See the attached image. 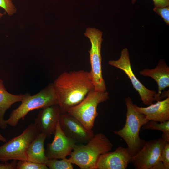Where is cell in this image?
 Returning <instances> with one entry per match:
<instances>
[{"instance_id": "cell-1", "label": "cell", "mask_w": 169, "mask_h": 169, "mask_svg": "<svg viewBox=\"0 0 169 169\" xmlns=\"http://www.w3.org/2000/svg\"><path fill=\"white\" fill-rule=\"evenodd\" d=\"M53 84L62 113L78 104L94 90L89 72L83 70L64 72Z\"/></svg>"}, {"instance_id": "cell-2", "label": "cell", "mask_w": 169, "mask_h": 169, "mask_svg": "<svg viewBox=\"0 0 169 169\" xmlns=\"http://www.w3.org/2000/svg\"><path fill=\"white\" fill-rule=\"evenodd\" d=\"M85 145H77L68 158L81 169H96L100 156L110 151L113 145L104 134L94 135Z\"/></svg>"}, {"instance_id": "cell-3", "label": "cell", "mask_w": 169, "mask_h": 169, "mask_svg": "<svg viewBox=\"0 0 169 169\" xmlns=\"http://www.w3.org/2000/svg\"><path fill=\"white\" fill-rule=\"evenodd\" d=\"M125 102L127 107L125 123L123 128L114 131L113 133L125 141L133 156L140 150L146 142L140 138L139 131L149 120L135 108L130 97H126Z\"/></svg>"}, {"instance_id": "cell-4", "label": "cell", "mask_w": 169, "mask_h": 169, "mask_svg": "<svg viewBox=\"0 0 169 169\" xmlns=\"http://www.w3.org/2000/svg\"><path fill=\"white\" fill-rule=\"evenodd\" d=\"M55 104L57 105L56 96L53 84L51 83L37 94L29 95L18 107L12 111L5 123L11 126H15L21 119L24 120L31 111Z\"/></svg>"}, {"instance_id": "cell-5", "label": "cell", "mask_w": 169, "mask_h": 169, "mask_svg": "<svg viewBox=\"0 0 169 169\" xmlns=\"http://www.w3.org/2000/svg\"><path fill=\"white\" fill-rule=\"evenodd\" d=\"M40 132L37 125L35 123H31L20 135L0 146V161H27V148Z\"/></svg>"}, {"instance_id": "cell-6", "label": "cell", "mask_w": 169, "mask_h": 169, "mask_svg": "<svg viewBox=\"0 0 169 169\" xmlns=\"http://www.w3.org/2000/svg\"><path fill=\"white\" fill-rule=\"evenodd\" d=\"M109 98V93L106 91L101 92L93 90L88 93L78 104L67 109L65 112L77 119L86 129L91 130L98 115V105L106 101Z\"/></svg>"}, {"instance_id": "cell-7", "label": "cell", "mask_w": 169, "mask_h": 169, "mask_svg": "<svg viewBox=\"0 0 169 169\" xmlns=\"http://www.w3.org/2000/svg\"><path fill=\"white\" fill-rule=\"evenodd\" d=\"M84 34L89 38L91 45L89 51L91 66L89 73L94 90L98 92L106 91V84L102 75L101 66V48L103 40L102 32L95 28H88Z\"/></svg>"}, {"instance_id": "cell-8", "label": "cell", "mask_w": 169, "mask_h": 169, "mask_svg": "<svg viewBox=\"0 0 169 169\" xmlns=\"http://www.w3.org/2000/svg\"><path fill=\"white\" fill-rule=\"evenodd\" d=\"M167 142L162 137L146 141L140 150L132 157L131 162L135 168L165 169L160 157Z\"/></svg>"}, {"instance_id": "cell-9", "label": "cell", "mask_w": 169, "mask_h": 169, "mask_svg": "<svg viewBox=\"0 0 169 169\" xmlns=\"http://www.w3.org/2000/svg\"><path fill=\"white\" fill-rule=\"evenodd\" d=\"M108 64L123 71L130 79L133 87L138 92L143 104L149 105L153 101L161 100L154 90L147 88L137 79L132 69L129 54L127 48L123 49L117 60L109 61Z\"/></svg>"}, {"instance_id": "cell-10", "label": "cell", "mask_w": 169, "mask_h": 169, "mask_svg": "<svg viewBox=\"0 0 169 169\" xmlns=\"http://www.w3.org/2000/svg\"><path fill=\"white\" fill-rule=\"evenodd\" d=\"M52 142L47 145L45 155L48 159H62L70 156L77 143L74 140L67 136L58 122Z\"/></svg>"}, {"instance_id": "cell-11", "label": "cell", "mask_w": 169, "mask_h": 169, "mask_svg": "<svg viewBox=\"0 0 169 169\" xmlns=\"http://www.w3.org/2000/svg\"><path fill=\"white\" fill-rule=\"evenodd\" d=\"M59 123L64 134L77 143H87L94 135L92 130L86 129L80 121L66 112L61 114Z\"/></svg>"}, {"instance_id": "cell-12", "label": "cell", "mask_w": 169, "mask_h": 169, "mask_svg": "<svg viewBox=\"0 0 169 169\" xmlns=\"http://www.w3.org/2000/svg\"><path fill=\"white\" fill-rule=\"evenodd\" d=\"M133 155L128 147H117L112 152L101 155L96 169H126L131 162Z\"/></svg>"}, {"instance_id": "cell-13", "label": "cell", "mask_w": 169, "mask_h": 169, "mask_svg": "<svg viewBox=\"0 0 169 169\" xmlns=\"http://www.w3.org/2000/svg\"><path fill=\"white\" fill-rule=\"evenodd\" d=\"M61 113L57 104L42 109L39 111L35 119L34 123L40 132L46 135L47 138H50L54 134Z\"/></svg>"}, {"instance_id": "cell-14", "label": "cell", "mask_w": 169, "mask_h": 169, "mask_svg": "<svg viewBox=\"0 0 169 169\" xmlns=\"http://www.w3.org/2000/svg\"><path fill=\"white\" fill-rule=\"evenodd\" d=\"M134 106L149 121L162 122L169 120V96L164 100L157 101L147 107H140L135 104Z\"/></svg>"}, {"instance_id": "cell-15", "label": "cell", "mask_w": 169, "mask_h": 169, "mask_svg": "<svg viewBox=\"0 0 169 169\" xmlns=\"http://www.w3.org/2000/svg\"><path fill=\"white\" fill-rule=\"evenodd\" d=\"M141 75L153 79L158 86L157 95L161 98L162 91L169 86V67L163 59L159 61L153 69H145L139 72Z\"/></svg>"}, {"instance_id": "cell-16", "label": "cell", "mask_w": 169, "mask_h": 169, "mask_svg": "<svg viewBox=\"0 0 169 169\" xmlns=\"http://www.w3.org/2000/svg\"><path fill=\"white\" fill-rule=\"evenodd\" d=\"M30 94L14 95L8 92L5 87L2 80L0 79V127L5 129L7 127L4 119L6 111L15 103L24 100Z\"/></svg>"}, {"instance_id": "cell-17", "label": "cell", "mask_w": 169, "mask_h": 169, "mask_svg": "<svg viewBox=\"0 0 169 169\" xmlns=\"http://www.w3.org/2000/svg\"><path fill=\"white\" fill-rule=\"evenodd\" d=\"M47 136L40 132L31 141L27 150V161L46 164L48 160L45 153L44 143Z\"/></svg>"}, {"instance_id": "cell-18", "label": "cell", "mask_w": 169, "mask_h": 169, "mask_svg": "<svg viewBox=\"0 0 169 169\" xmlns=\"http://www.w3.org/2000/svg\"><path fill=\"white\" fill-rule=\"evenodd\" d=\"M48 159L45 164L50 169H73L72 164L69 159Z\"/></svg>"}, {"instance_id": "cell-19", "label": "cell", "mask_w": 169, "mask_h": 169, "mask_svg": "<svg viewBox=\"0 0 169 169\" xmlns=\"http://www.w3.org/2000/svg\"><path fill=\"white\" fill-rule=\"evenodd\" d=\"M143 129L159 130L162 133L169 134V120L159 123L158 122L150 120L142 127Z\"/></svg>"}, {"instance_id": "cell-20", "label": "cell", "mask_w": 169, "mask_h": 169, "mask_svg": "<svg viewBox=\"0 0 169 169\" xmlns=\"http://www.w3.org/2000/svg\"><path fill=\"white\" fill-rule=\"evenodd\" d=\"M45 164L27 161H19L16 169H48Z\"/></svg>"}, {"instance_id": "cell-21", "label": "cell", "mask_w": 169, "mask_h": 169, "mask_svg": "<svg viewBox=\"0 0 169 169\" xmlns=\"http://www.w3.org/2000/svg\"><path fill=\"white\" fill-rule=\"evenodd\" d=\"M0 7L4 9L9 16L14 14L17 11L12 0H0ZM3 15V14L0 12V18Z\"/></svg>"}, {"instance_id": "cell-22", "label": "cell", "mask_w": 169, "mask_h": 169, "mask_svg": "<svg viewBox=\"0 0 169 169\" xmlns=\"http://www.w3.org/2000/svg\"><path fill=\"white\" fill-rule=\"evenodd\" d=\"M153 10L162 18L167 25H169V6L154 8Z\"/></svg>"}, {"instance_id": "cell-23", "label": "cell", "mask_w": 169, "mask_h": 169, "mask_svg": "<svg viewBox=\"0 0 169 169\" xmlns=\"http://www.w3.org/2000/svg\"><path fill=\"white\" fill-rule=\"evenodd\" d=\"M160 160L165 169H169V142L166 143L164 146L161 153Z\"/></svg>"}, {"instance_id": "cell-24", "label": "cell", "mask_w": 169, "mask_h": 169, "mask_svg": "<svg viewBox=\"0 0 169 169\" xmlns=\"http://www.w3.org/2000/svg\"><path fill=\"white\" fill-rule=\"evenodd\" d=\"M17 161L13 160L11 162H7L0 163V169H16Z\"/></svg>"}, {"instance_id": "cell-25", "label": "cell", "mask_w": 169, "mask_h": 169, "mask_svg": "<svg viewBox=\"0 0 169 169\" xmlns=\"http://www.w3.org/2000/svg\"><path fill=\"white\" fill-rule=\"evenodd\" d=\"M137 0H131L133 4ZM153 2L154 8L162 7L169 6V0H152Z\"/></svg>"}, {"instance_id": "cell-26", "label": "cell", "mask_w": 169, "mask_h": 169, "mask_svg": "<svg viewBox=\"0 0 169 169\" xmlns=\"http://www.w3.org/2000/svg\"><path fill=\"white\" fill-rule=\"evenodd\" d=\"M0 141L5 143L7 141L5 137H3L0 133Z\"/></svg>"}]
</instances>
